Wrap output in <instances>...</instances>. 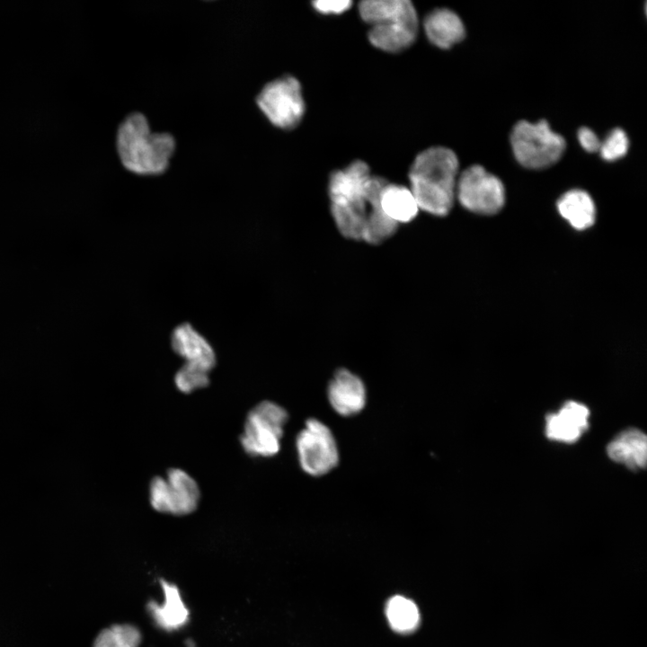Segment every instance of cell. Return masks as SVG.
<instances>
[{
    "instance_id": "obj_16",
    "label": "cell",
    "mask_w": 647,
    "mask_h": 647,
    "mask_svg": "<svg viewBox=\"0 0 647 647\" xmlns=\"http://www.w3.org/2000/svg\"><path fill=\"white\" fill-rule=\"evenodd\" d=\"M560 215L577 230L590 227L596 220V206L590 195L579 189L565 192L557 201Z\"/></svg>"
},
{
    "instance_id": "obj_19",
    "label": "cell",
    "mask_w": 647,
    "mask_h": 647,
    "mask_svg": "<svg viewBox=\"0 0 647 647\" xmlns=\"http://www.w3.org/2000/svg\"><path fill=\"white\" fill-rule=\"evenodd\" d=\"M397 227L398 224L383 212L380 207L379 195L372 200L361 240L370 244H378L391 237L397 230Z\"/></svg>"
},
{
    "instance_id": "obj_20",
    "label": "cell",
    "mask_w": 647,
    "mask_h": 647,
    "mask_svg": "<svg viewBox=\"0 0 647 647\" xmlns=\"http://www.w3.org/2000/svg\"><path fill=\"white\" fill-rule=\"evenodd\" d=\"M386 616L394 630L401 633L416 628L420 620L417 606L410 599L394 596L386 605Z\"/></svg>"
},
{
    "instance_id": "obj_4",
    "label": "cell",
    "mask_w": 647,
    "mask_h": 647,
    "mask_svg": "<svg viewBox=\"0 0 647 647\" xmlns=\"http://www.w3.org/2000/svg\"><path fill=\"white\" fill-rule=\"evenodd\" d=\"M288 414L279 404L263 401L247 414L240 443L251 456L270 457L279 453Z\"/></svg>"
},
{
    "instance_id": "obj_15",
    "label": "cell",
    "mask_w": 647,
    "mask_h": 647,
    "mask_svg": "<svg viewBox=\"0 0 647 647\" xmlns=\"http://www.w3.org/2000/svg\"><path fill=\"white\" fill-rule=\"evenodd\" d=\"M164 601L162 606L151 601L148 610L156 624L164 630L172 631L183 626L189 618V610L185 607L178 588L164 580L161 581Z\"/></svg>"
},
{
    "instance_id": "obj_17",
    "label": "cell",
    "mask_w": 647,
    "mask_h": 647,
    "mask_svg": "<svg viewBox=\"0 0 647 647\" xmlns=\"http://www.w3.org/2000/svg\"><path fill=\"white\" fill-rule=\"evenodd\" d=\"M380 207L398 225L411 222L420 210L410 188L389 182L380 194Z\"/></svg>"
},
{
    "instance_id": "obj_24",
    "label": "cell",
    "mask_w": 647,
    "mask_h": 647,
    "mask_svg": "<svg viewBox=\"0 0 647 647\" xmlns=\"http://www.w3.org/2000/svg\"><path fill=\"white\" fill-rule=\"evenodd\" d=\"M352 4L350 0H319L313 2V7L324 14H340L346 12Z\"/></svg>"
},
{
    "instance_id": "obj_11",
    "label": "cell",
    "mask_w": 647,
    "mask_h": 647,
    "mask_svg": "<svg viewBox=\"0 0 647 647\" xmlns=\"http://www.w3.org/2000/svg\"><path fill=\"white\" fill-rule=\"evenodd\" d=\"M589 409L577 402H567L558 412L546 416V436L550 439L572 443L589 427Z\"/></svg>"
},
{
    "instance_id": "obj_1",
    "label": "cell",
    "mask_w": 647,
    "mask_h": 647,
    "mask_svg": "<svg viewBox=\"0 0 647 647\" xmlns=\"http://www.w3.org/2000/svg\"><path fill=\"white\" fill-rule=\"evenodd\" d=\"M458 178L456 154L444 146H433L420 153L409 173L411 187L419 209L444 217L452 208Z\"/></svg>"
},
{
    "instance_id": "obj_10",
    "label": "cell",
    "mask_w": 647,
    "mask_h": 647,
    "mask_svg": "<svg viewBox=\"0 0 647 647\" xmlns=\"http://www.w3.org/2000/svg\"><path fill=\"white\" fill-rule=\"evenodd\" d=\"M173 350L186 364H190L207 371H210L217 363L214 348L209 341L191 324L183 323L177 325L171 335Z\"/></svg>"
},
{
    "instance_id": "obj_5",
    "label": "cell",
    "mask_w": 647,
    "mask_h": 647,
    "mask_svg": "<svg viewBox=\"0 0 647 647\" xmlns=\"http://www.w3.org/2000/svg\"><path fill=\"white\" fill-rule=\"evenodd\" d=\"M200 490L186 471L171 468L165 476H155L149 486L151 507L164 514L185 516L198 508Z\"/></svg>"
},
{
    "instance_id": "obj_21",
    "label": "cell",
    "mask_w": 647,
    "mask_h": 647,
    "mask_svg": "<svg viewBox=\"0 0 647 647\" xmlns=\"http://www.w3.org/2000/svg\"><path fill=\"white\" fill-rule=\"evenodd\" d=\"M140 642L141 634L136 626L114 625L98 634L93 647H138Z\"/></svg>"
},
{
    "instance_id": "obj_9",
    "label": "cell",
    "mask_w": 647,
    "mask_h": 647,
    "mask_svg": "<svg viewBox=\"0 0 647 647\" xmlns=\"http://www.w3.org/2000/svg\"><path fill=\"white\" fill-rule=\"evenodd\" d=\"M327 396L332 409L348 417L361 412L367 403V391L363 381L345 368L339 369L327 388Z\"/></svg>"
},
{
    "instance_id": "obj_18",
    "label": "cell",
    "mask_w": 647,
    "mask_h": 647,
    "mask_svg": "<svg viewBox=\"0 0 647 647\" xmlns=\"http://www.w3.org/2000/svg\"><path fill=\"white\" fill-rule=\"evenodd\" d=\"M359 10L361 18L371 26L417 16L416 10L409 0H366L359 4Z\"/></svg>"
},
{
    "instance_id": "obj_3",
    "label": "cell",
    "mask_w": 647,
    "mask_h": 647,
    "mask_svg": "<svg viewBox=\"0 0 647 647\" xmlns=\"http://www.w3.org/2000/svg\"><path fill=\"white\" fill-rule=\"evenodd\" d=\"M510 143L518 162L530 169L553 165L566 147L564 138L553 131L545 120L518 121L512 129Z\"/></svg>"
},
{
    "instance_id": "obj_7",
    "label": "cell",
    "mask_w": 647,
    "mask_h": 647,
    "mask_svg": "<svg viewBox=\"0 0 647 647\" xmlns=\"http://www.w3.org/2000/svg\"><path fill=\"white\" fill-rule=\"evenodd\" d=\"M456 198L471 212L493 215L504 206L505 189L497 176L475 164L458 175Z\"/></svg>"
},
{
    "instance_id": "obj_23",
    "label": "cell",
    "mask_w": 647,
    "mask_h": 647,
    "mask_svg": "<svg viewBox=\"0 0 647 647\" xmlns=\"http://www.w3.org/2000/svg\"><path fill=\"white\" fill-rule=\"evenodd\" d=\"M629 146V140L626 133L619 128L614 129L601 142L599 153L603 159L615 161L623 157Z\"/></svg>"
},
{
    "instance_id": "obj_2",
    "label": "cell",
    "mask_w": 647,
    "mask_h": 647,
    "mask_svg": "<svg viewBox=\"0 0 647 647\" xmlns=\"http://www.w3.org/2000/svg\"><path fill=\"white\" fill-rule=\"evenodd\" d=\"M116 143L123 166L139 175L165 172L175 148L173 137L152 132L146 118L139 112L129 114L120 123Z\"/></svg>"
},
{
    "instance_id": "obj_14",
    "label": "cell",
    "mask_w": 647,
    "mask_h": 647,
    "mask_svg": "<svg viewBox=\"0 0 647 647\" xmlns=\"http://www.w3.org/2000/svg\"><path fill=\"white\" fill-rule=\"evenodd\" d=\"M430 41L441 49H448L465 37V26L459 16L447 8L432 11L424 21Z\"/></svg>"
},
{
    "instance_id": "obj_13",
    "label": "cell",
    "mask_w": 647,
    "mask_h": 647,
    "mask_svg": "<svg viewBox=\"0 0 647 647\" xmlns=\"http://www.w3.org/2000/svg\"><path fill=\"white\" fill-rule=\"evenodd\" d=\"M607 452L613 461L632 470L644 468L647 460V438L638 429H627L610 441Z\"/></svg>"
},
{
    "instance_id": "obj_22",
    "label": "cell",
    "mask_w": 647,
    "mask_h": 647,
    "mask_svg": "<svg viewBox=\"0 0 647 647\" xmlns=\"http://www.w3.org/2000/svg\"><path fill=\"white\" fill-rule=\"evenodd\" d=\"M174 385L183 394H191L205 388L209 384V372L200 368L184 363L175 373Z\"/></svg>"
},
{
    "instance_id": "obj_25",
    "label": "cell",
    "mask_w": 647,
    "mask_h": 647,
    "mask_svg": "<svg viewBox=\"0 0 647 647\" xmlns=\"http://www.w3.org/2000/svg\"><path fill=\"white\" fill-rule=\"evenodd\" d=\"M578 139L581 146L588 152H598L600 147L601 141L596 133L587 127H582L578 130Z\"/></svg>"
},
{
    "instance_id": "obj_12",
    "label": "cell",
    "mask_w": 647,
    "mask_h": 647,
    "mask_svg": "<svg viewBox=\"0 0 647 647\" xmlns=\"http://www.w3.org/2000/svg\"><path fill=\"white\" fill-rule=\"evenodd\" d=\"M417 31V16L397 19L372 25L368 31V40L381 50L398 52L414 42Z\"/></svg>"
},
{
    "instance_id": "obj_6",
    "label": "cell",
    "mask_w": 647,
    "mask_h": 647,
    "mask_svg": "<svg viewBox=\"0 0 647 647\" xmlns=\"http://www.w3.org/2000/svg\"><path fill=\"white\" fill-rule=\"evenodd\" d=\"M256 103L274 126L283 129L295 128L305 111L301 85L290 75L266 84L258 93Z\"/></svg>"
},
{
    "instance_id": "obj_8",
    "label": "cell",
    "mask_w": 647,
    "mask_h": 647,
    "mask_svg": "<svg viewBox=\"0 0 647 647\" xmlns=\"http://www.w3.org/2000/svg\"><path fill=\"white\" fill-rule=\"evenodd\" d=\"M297 458L307 474L320 476L339 462V450L332 430L317 419H308L296 439Z\"/></svg>"
}]
</instances>
